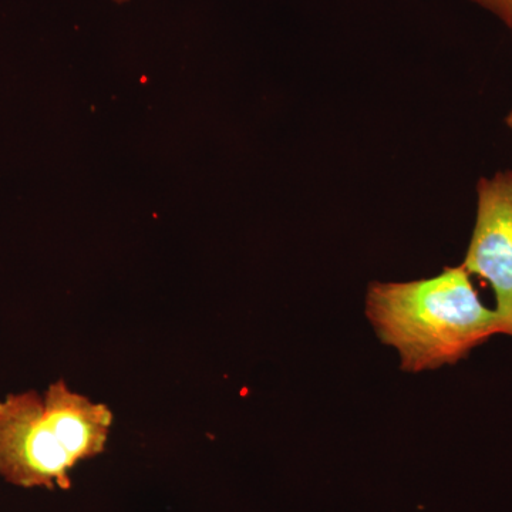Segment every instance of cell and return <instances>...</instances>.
Returning a JSON list of instances; mask_svg holds the SVG:
<instances>
[{"mask_svg": "<svg viewBox=\"0 0 512 512\" xmlns=\"http://www.w3.org/2000/svg\"><path fill=\"white\" fill-rule=\"evenodd\" d=\"M365 312L377 338L397 350L407 373L457 365L488 339L503 335L497 312L481 301L463 265L446 266L419 281L372 282Z\"/></svg>", "mask_w": 512, "mask_h": 512, "instance_id": "6da1fadb", "label": "cell"}, {"mask_svg": "<svg viewBox=\"0 0 512 512\" xmlns=\"http://www.w3.org/2000/svg\"><path fill=\"white\" fill-rule=\"evenodd\" d=\"M72 460L46 420L35 390L0 399V477L20 488L69 490Z\"/></svg>", "mask_w": 512, "mask_h": 512, "instance_id": "7a4b0ae2", "label": "cell"}, {"mask_svg": "<svg viewBox=\"0 0 512 512\" xmlns=\"http://www.w3.org/2000/svg\"><path fill=\"white\" fill-rule=\"evenodd\" d=\"M493 289L503 335L512 338V170L477 183V214L463 264Z\"/></svg>", "mask_w": 512, "mask_h": 512, "instance_id": "3957f363", "label": "cell"}, {"mask_svg": "<svg viewBox=\"0 0 512 512\" xmlns=\"http://www.w3.org/2000/svg\"><path fill=\"white\" fill-rule=\"evenodd\" d=\"M43 403L47 423L74 466L103 453L114 419L106 404L72 392L64 380L50 384Z\"/></svg>", "mask_w": 512, "mask_h": 512, "instance_id": "277c9868", "label": "cell"}, {"mask_svg": "<svg viewBox=\"0 0 512 512\" xmlns=\"http://www.w3.org/2000/svg\"><path fill=\"white\" fill-rule=\"evenodd\" d=\"M471 2L494 13L507 26L512 36V0H471Z\"/></svg>", "mask_w": 512, "mask_h": 512, "instance_id": "5b68a950", "label": "cell"}, {"mask_svg": "<svg viewBox=\"0 0 512 512\" xmlns=\"http://www.w3.org/2000/svg\"><path fill=\"white\" fill-rule=\"evenodd\" d=\"M505 124H507V127L512 131V109L510 113L507 114V117H505Z\"/></svg>", "mask_w": 512, "mask_h": 512, "instance_id": "8992f818", "label": "cell"}, {"mask_svg": "<svg viewBox=\"0 0 512 512\" xmlns=\"http://www.w3.org/2000/svg\"><path fill=\"white\" fill-rule=\"evenodd\" d=\"M116 2L123 3V2H127V0H116Z\"/></svg>", "mask_w": 512, "mask_h": 512, "instance_id": "52a82bcc", "label": "cell"}]
</instances>
